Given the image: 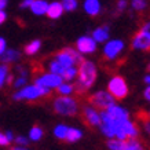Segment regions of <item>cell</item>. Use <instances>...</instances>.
Returning a JSON list of instances; mask_svg holds the SVG:
<instances>
[{"mask_svg":"<svg viewBox=\"0 0 150 150\" xmlns=\"http://www.w3.org/2000/svg\"><path fill=\"white\" fill-rule=\"evenodd\" d=\"M116 98L108 90H100L88 96V103L92 105L98 110H106L116 103Z\"/></svg>","mask_w":150,"mask_h":150,"instance_id":"cell-5","label":"cell"},{"mask_svg":"<svg viewBox=\"0 0 150 150\" xmlns=\"http://www.w3.org/2000/svg\"><path fill=\"white\" fill-rule=\"evenodd\" d=\"M7 6V0H0V10H3Z\"/></svg>","mask_w":150,"mask_h":150,"instance_id":"cell-41","label":"cell"},{"mask_svg":"<svg viewBox=\"0 0 150 150\" xmlns=\"http://www.w3.org/2000/svg\"><path fill=\"white\" fill-rule=\"evenodd\" d=\"M33 1H35V0H23V1H22V4H21V7H22V8L30 7V6L33 4Z\"/></svg>","mask_w":150,"mask_h":150,"instance_id":"cell-35","label":"cell"},{"mask_svg":"<svg viewBox=\"0 0 150 150\" xmlns=\"http://www.w3.org/2000/svg\"><path fill=\"white\" fill-rule=\"evenodd\" d=\"M17 73H18V76H21V77H28V74H29V72H28V69L25 66H18L17 68Z\"/></svg>","mask_w":150,"mask_h":150,"instance_id":"cell-32","label":"cell"},{"mask_svg":"<svg viewBox=\"0 0 150 150\" xmlns=\"http://www.w3.org/2000/svg\"><path fill=\"white\" fill-rule=\"evenodd\" d=\"M11 150H30V149H28V146H19V145H15Z\"/></svg>","mask_w":150,"mask_h":150,"instance_id":"cell-38","label":"cell"},{"mask_svg":"<svg viewBox=\"0 0 150 150\" xmlns=\"http://www.w3.org/2000/svg\"><path fill=\"white\" fill-rule=\"evenodd\" d=\"M132 7L141 11L146 7V0H132Z\"/></svg>","mask_w":150,"mask_h":150,"instance_id":"cell-29","label":"cell"},{"mask_svg":"<svg viewBox=\"0 0 150 150\" xmlns=\"http://www.w3.org/2000/svg\"><path fill=\"white\" fill-rule=\"evenodd\" d=\"M92 37L95 39L96 43H105L109 39V28L108 26L96 28L95 30L92 32Z\"/></svg>","mask_w":150,"mask_h":150,"instance_id":"cell-13","label":"cell"},{"mask_svg":"<svg viewBox=\"0 0 150 150\" xmlns=\"http://www.w3.org/2000/svg\"><path fill=\"white\" fill-rule=\"evenodd\" d=\"M141 29H142V30H145L146 33H149V35H150V22H146L145 25L141 28Z\"/></svg>","mask_w":150,"mask_h":150,"instance_id":"cell-37","label":"cell"},{"mask_svg":"<svg viewBox=\"0 0 150 150\" xmlns=\"http://www.w3.org/2000/svg\"><path fill=\"white\" fill-rule=\"evenodd\" d=\"M55 59H57L58 62H61L65 68L79 66V65L84 61L81 52H79L77 50L70 48V47H66V48H64V50L58 51V52L55 54Z\"/></svg>","mask_w":150,"mask_h":150,"instance_id":"cell-4","label":"cell"},{"mask_svg":"<svg viewBox=\"0 0 150 150\" xmlns=\"http://www.w3.org/2000/svg\"><path fill=\"white\" fill-rule=\"evenodd\" d=\"M19 58H21V54H19L17 50H6V52L1 57H0V62L1 64H13V62H17V61H19Z\"/></svg>","mask_w":150,"mask_h":150,"instance_id":"cell-12","label":"cell"},{"mask_svg":"<svg viewBox=\"0 0 150 150\" xmlns=\"http://www.w3.org/2000/svg\"><path fill=\"white\" fill-rule=\"evenodd\" d=\"M43 135H44L43 128H41L40 125H33V127L29 129V135H28V138H29L32 142H39V141H41Z\"/></svg>","mask_w":150,"mask_h":150,"instance_id":"cell-21","label":"cell"},{"mask_svg":"<svg viewBox=\"0 0 150 150\" xmlns=\"http://www.w3.org/2000/svg\"><path fill=\"white\" fill-rule=\"evenodd\" d=\"M57 92H58V95L70 96L73 92H76V88H74V84H70V83H68V81H64L58 88H57Z\"/></svg>","mask_w":150,"mask_h":150,"instance_id":"cell-19","label":"cell"},{"mask_svg":"<svg viewBox=\"0 0 150 150\" xmlns=\"http://www.w3.org/2000/svg\"><path fill=\"white\" fill-rule=\"evenodd\" d=\"M52 108L54 112L59 116H65V117H73L77 116L81 110L80 106V100L74 96H64L58 95L52 100Z\"/></svg>","mask_w":150,"mask_h":150,"instance_id":"cell-2","label":"cell"},{"mask_svg":"<svg viewBox=\"0 0 150 150\" xmlns=\"http://www.w3.org/2000/svg\"><path fill=\"white\" fill-rule=\"evenodd\" d=\"M77 73H79V66H70V68H66L65 69V73L62 74L64 77V81H73L77 79Z\"/></svg>","mask_w":150,"mask_h":150,"instance_id":"cell-22","label":"cell"},{"mask_svg":"<svg viewBox=\"0 0 150 150\" xmlns=\"http://www.w3.org/2000/svg\"><path fill=\"white\" fill-rule=\"evenodd\" d=\"M123 150H145V146L138 138H129L123 142Z\"/></svg>","mask_w":150,"mask_h":150,"instance_id":"cell-14","label":"cell"},{"mask_svg":"<svg viewBox=\"0 0 150 150\" xmlns=\"http://www.w3.org/2000/svg\"><path fill=\"white\" fill-rule=\"evenodd\" d=\"M83 138V131L76 127H69L68 137H66V142L69 143H76Z\"/></svg>","mask_w":150,"mask_h":150,"instance_id":"cell-18","label":"cell"},{"mask_svg":"<svg viewBox=\"0 0 150 150\" xmlns=\"http://www.w3.org/2000/svg\"><path fill=\"white\" fill-rule=\"evenodd\" d=\"M124 43L121 40H110L106 43L103 48V58L108 61H113L123 52Z\"/></svg>","mask_w":150,"mask_h":150,"instance_id":"cell-9","label":"cell"},{"mask_svg":"<svg viewBox=\"0 0 150 150\" xmlns=\"http://www.w3.org/2000/svg\"><path fill=\"white\" fill-rule=\"evenodd\" d=\"M48 69H50L51 73H55V74H59V76H62L65 73V66L61 62H58L57 59H52L50 64H48Z\"/></svg>","mask_w":150,"mask_h":150,"instance_id":"cell-25","label":"cell"},{"mask_svg":"<svg viewBox=\"0 0 150 150\" xmlns=\"http://www.w3.org/2000/svg\"><path fill=\"white\" fill-rule=\"evenodd\" d=\"M84 10H86L90 15H92V17L96 15V14H99V11H100L99 0H86V3H84Z\"/></svg>","mask_w":150,"mask_h":150,"instance_id":"cell-16","label":"cell"},{"mask_svg":"<svg viewBox=\"0 0 150 150\" xmlns=\"http://www.w3.org/2000/svg\"><path fill=\"white\" fill-rule=\"evenodd\" d=\"M10 143H11V142H10V139L7 138L6 132H0V146L6 147V146H8Z\"/></svg>","mask_w":150,"mask_h":150,"instance_id":"cell-31","label":"cell"},{"mask_svg":"<svg viewBox=\"0 0 150 150\" xmlns=\"http://www.w3.org/2000/svg\"><path fill=\"white\" fill-rule=\"evenodd\" d=\"M68 131H69V125H66V124H58L54 128V137L57 139H59V141H66Z\"/></svg>","mask_w":150,"mask_h":150,"instance_id":"cell-20","label":"cell"},{"mask_svg":"<svg viewBox=\"0 0 150 150\" xmlns=\"http://www.w3.org/2000/svg\"><path fill=\"white\" fill-rule=\"evenodd\" d=\"M62 6H64V8L66 11H73V10L77 7V1L76 0H64Z\"/></svg>","mask_w":150,"mask_h":150,"instance_id":"cell-27","label":"cell"},{"mask_svg":"<svg viewBox=\"0 0 150 150\" xmlns=\"http://www.w3.org/2000/svg\"><path fill=\"white\" fill-rule=\"evenodd\" d=\"M6 135H7V138L10 139V142H14V141H15V137H14V134L11 131H7V132H6Z\"/></svg>","mask_w":150,"mask_h":150,"instance_id":"cell-39","label":"cell"},{"mask_svg":"<svg viewBox=\"0 0 150 150\" xmlns=\"http://www.w3.org/2000/svg\"><path fill=\"white\" fill-rule=\"evenodd\" d=\"M142 125H143V129L150 135V118L143 114H142Z\"/></svg>","mask_w":150,"mask_h":150,"instance_id":"cell-30","label":"cell"},{"mask_svg":"<svg viewBox=\"0 0 150 150\" xmlns=\"http://www.w3.org/2000/svg\"><path fill=\"white\" fill-rule=\"evenodd\" d=\"M108 91L117 100H120V99H124V98L128 95L129 90H128V84H127V81H125V79L121 77V76H118V74H116V76H113V77L109 80V83H108Z\"/></svg>","mask_w":150,"mask_h":150,"instance_id":"cell-6","label":"cell"},{"mask_svg":"<svg viewBox=\"0 0 150 150\" xmlns=\"http://www.w3.org/2000/svg\"><path fill=\"white\" fill-rule=\"evenodd\" d=\"M26 84H28V77H21V76H18V77H15V80H14L13 87L17 88V90H19V88L25 87Z\"/></svg>","mask_w":150,"mask_h":150,"instance_id":"cell-26","label":"cell"},{"mask_svg":"<svg viewBox=\"0 0 150 150\" xmlns=\"http://www.w3.org/2000/svg\"><path fill=\"white\" fill-rule=\"evenodd\" d=\"M10 74H11V73H10L8 65H6V64L0 65V90L7 84V79H8Z\"/></svg>","mask_w":150,"mask_h":150,"instance_id":"cell-24","label":"cell"},{"mask_svg":"<svg viewBox=\"0 0 150 150\" xmlns=\"http://www.w3.org/2000/svg\"><path fill=\"white\" fill-rule=\"evenodd\" d=\"M6 21V13L3 11V10H0V25Z\"/></svg>","mask_w":150,"mask_h":150,"instance_id":"cell-40","label":"cell"},{"mask_svg":"<svg viewBox=\"0 0 150 150\" xmlns=\"http://www.w3.org/2000/svg\"><path fill=\"white\" fill-rule=\"evenodd\" d=\"M6 50H7V44H6V40L3 37H0V57L4 54Z\"/></svg>","mask_w":150,"mask_h":150,"instance_id":"cell-33","label":"cell"},{"mask_svg":"<svg viewBox=\"0 0 150 150\" xmlns=\"http://www.w3.org/2000/svg\"><path fill=\"white\" fill-rule=\"evenodd\" d=\"M143 96H145V99L147 102H150V84L145 88V91H143Z\"/></svg>","mask_w":150,"mask_h":150,"instance_id":"cell-34","label":"cell"},{"mask_svg":"<svg viewBox=\"0 0 150 150\" xmlns=\"http://www.w3.org/2000/svg\"><path fill=\"white\" fill-rule=\"evenodd\" d=\"M62 13H64V6L61 3H51L48 6V10H47V15L52 19L59 18L62 15Z\"/></svg>","mask_w":150,"mask_h":150,"instance_id":"cell-15","label":"cell"},{"mask_svg":"<svg viewBox=\"0 0 150 150\" xmlns=\"http://www.w3.org/2000/svg\"><path fill=\"white\" fill-rule=\"evenodd\" d=\"M96 76H98V70L94 62L84 59L81 64L79 65V73L77 79H76V92L79 95H84L90 88H91L96 81Z\"/></svg>","mask_w":150,"mask_h":150,"instance_id":"cell-1","label":"cell"},{"mask_svg":"<svg viewBox=\"0 0 150 150\" xmlns=\"http://www.w3.org/2000/svg\"><path fill=\"white\" fill-rule=\"evenodd\" d=\"M76 50L79 52H81L83 55L95 52V50H96L95 39L94 37H88V36H83L80 39H77V41H76Z\"/></svg>","mask_w":150,"mask_h":150,"instance_id":"cell-10","label":"cell"},{"mask_svg":"<svg viewBox=\"0 0 150 150\" xmlns=\"http://www.w3.org/2000/svg\"><path fill=\"white\" fill-rule=\"evenodd\" d=\"M51 91L47 90V88H43V87L36 86L35 83L30 84V86H25L22 88H19L18 91L13 95L14 100H28V102H33V100L41 99V98H46V96H50Z\"/></svg>","mask_w":150,"mask_h":150,"instance_id":"cell-3","label":"cell"},{"mask_svg":"<svg viewBox=\"0 0 150 150\" xmlns=\"http://www.w3.org/2000/svg\"><path fill=\"white\" fill-rule=\"evenodd\" d=\"M15 143L19 146H28V143L30 142V139L26 137H22V135H18V137H15Z\"/></svg>","mask_w":150,"mask_h":150,"instance_id":"cell-28","label":"cell"},{"mask_svg":"<svg viewBox=\"0 0 150 150\" xmlns=\"http://www.w3.org/2000/svg\"><path fill=\"white\" fill-rule=\"evenodd\" d=\"M147 70H149V73H150V65H149V66H147Z\"/></svg>","mask_w":150,"mask_h":150,"instance_id":"cell-43","label":"cell"},{"mask_svg":"<svg viewBox=\"0 0 150 150\" xmlns=\"http://www.w3.org/2000/svg\"><path fill=\"white\" fill-rule=\"evenodd\" d=\"M132 48L141 51H150V35L146 33L145 30L139 32L132 37Z\"/></svg>","mask_w":150,"mask_h":150,"instance_id":"cell-11","label":"cell"},{"mask_svg":"<svg viewBox=\"0 0 150 150\" xmlns=\"http://www.w3.org/2000/svg\"><path fill=\"white\" fill-rule=\"evenodd\" d=\"M147 117H149V118H150V110H149V113H147Z\"/></svg>","mask_w":150,"mask_h":150,"instance_id":"cell-44","label":"cell"},{"mask_svg":"<svg viewBox=\"0 0 150 150\" xmlns=\"http://www.w3.org/2000/svg\"><path fill=\"white\" fill-rule=\"evenodd\" d=\"M48 6L50 4H47V1H44V0H35L33 4L30 6V8L36 15H41V14H47Z\"/></svg>","mask_w":150,"mask_h":150,"instance_id":"cell-17","label":"cell"},{"mask_svg":"<svg viewBox=\"0 0 150 150\" xmlns=\"http://www.w3.org/2000/svg\"><path fill=\"white\" fill-rule=\"evenodd\" d=\"M125 6H127V1H125V0H120V1H118V4H117L118 11L124 10V8H125Z\"/></svg>","mask_w":150,"mask_h":150,"instance_id":"cell-36","label":"cell"},{"mask_svg":"<svg viewBox=\"0 0 150 150\" xmlns=\"http://www.w3.org/2000/svg\"><path fill=\"white\" fill-rule=\"evenodd\" d=\"M145 83H146V84H147V86H149V84H150V73H149V74H146V76H145Z\"/></svg>","mask_w":150,"mask_h":150,"instance_id":"cell-42","label":"cell"},{"mask_svg":"<svg viewBox=\"0 0 150 150\" xmlns=\"http://www.w3.org/2000/svg\"><path fill=\"white\" fill-rule=\"evenodd\" d=\"M64 83V77L59 76V74H55V73H41L40 76H37L35 79V84L39 87H43V88H47V90H57L61 84Z\"/></svg>","mask_w":150,"mask_h":150,"instance_id":"cell-7","label":"cell"},{"mask_svg":"<svg viewBox=\"0 0 150 150\" xmlns=\"http://www.w3.org/2000/svg\"><path fill=\"white\" fill-rule=\"evenodd\" d=\"M81 117L83 121L90 127L95 128L100 125V110H98L90 103L81 106Z\"/></svg>","mask_w":150,"mask_h":150,"instance_id":"cell-8","label":"cell"},{"mask_svg":"<svg viewBox=\"0 0 150 150\" xmlns=\"http://www.w3.org/2000/svg\"><path fill=\"white\" fill-rule=\"evenodd\" d=\"M40 47H41V41L40 40H33V41L28 43L26 46H25L23 51H25V54L26 55H35L37 51L40 50Z\"/></svg>","mask_w":150,"mask_h":150,"instance_id":"cell-23","label":"cell"}]
</instances>
